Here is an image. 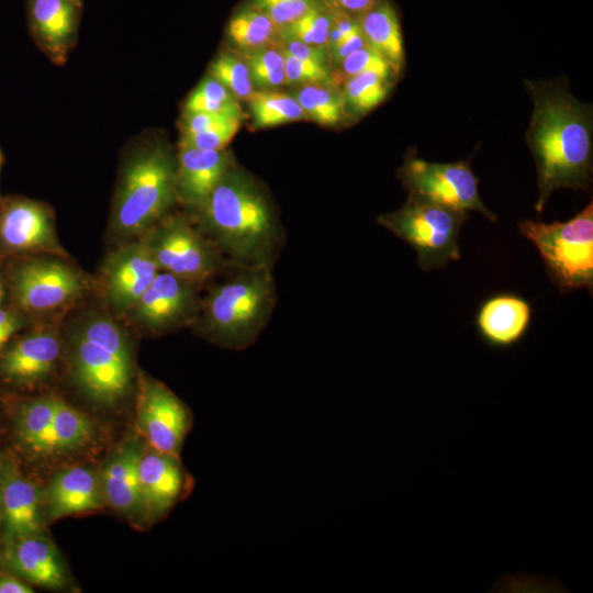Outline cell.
<instances>
[{
    "instance_id": "cell-9",
    "label": "cell",
    "mask_w": 593,
    "mask_h": 593,
    "mask_svg": "<svg viewBox=\"0 0 593 593\" xmlns=\"http://www.w3.org/2000/svg\"><path fill=\"white\" fill-rule=\"evenodd\" d=\"M398 178L409 194L463 212L475 211L496 222L495 213L481 200L479 179L469 160L433 163L410 153L398 169Z\"/></svg>"
},
{
    "instance_id": "cell-16",
    "label": "cell",
    "mask_w": 593,
    "mask_h": 593,
    "mask_svg": "<svg viewBox=\"0 0 593 593\" xmlns=\"http://www.w3.org/2000/svg\"><path fill=\"white\" fill-rule=\"evenodd\" d=\"M0 242L11 250L63 254L51 210L30 199L8 201L0 211Z\"/></svg>"
},
{
    "instance_id": "cell-28",
    "label": "cell",
    "mask_w": 593,
    "mask_h": 593,
    "mask_svg": "<svg viewBox=\"0 0 593 593\" xmlns=\"http://www.w3.org/2000/svg\"><path fill=\"white\" fill-rule=\"evenodd\" d=\"M306 119L324 126H335L346 118L340 89L333 81L298 86L292 94Z\"/></svg>"
},
{
    "instance_id": "cell-45",
    "label": "cell",
    "mask_w": 593,
    "mask_h": 593,
    "mask_svg": "<svg viewBox=\"0 0 593 593\" xmlns=\"http://www.w3.org/2000/svg\"><path fill=\"white\" fill-rule=\"evenodd\" d=\"M4 296H5V289H4L2 280L0 278V305H1L2 301L4 300Z\"/></svg>"
},
{
    "instance_id": "cell-23",
    "label": "cell",
    "mask_w": 593,
    "mask_h": 593,
    "mask_svg": "<svg viewBox=\"0 0 593 593\" xmlns=\"http://www.w3.org/2000/svg\"><path fill=\"white\" fill-rule=\"evenodd\" d=\"M529 322V304L512 294L490 298L477 316L481 337L494 348H507L518 343L527 332Z\"/></svg>"
},
{
    "instance_id": "cell-27",
    "label": "cell",
    "mask_w": 593,
    "mask_h": 593,
    "mask_svg": "<svg viewBox=\"0 0 593 593\" xmlns=\"http://www.w3.org/2000/svg\"><path fill=\"white\" fill-rule=\"evenodd\" d=\"M395 78L377 72H361L342 83L346 118L359 119L380 105L389 96Z\"/></svg>"
},
{
    "instance_id": "cell-25",
    "label": "cell",
    "mask_w": 593,
    "mask_h": 593,
    "mask_svg": "<svg viewBox=\"0 0 593 593\" xmlns=\"http://www.w3.org/2000/svg\"><path fill=\"white\" fill-rule=\"evenodd\" d=\"M226 34L240 53L278 44L280 33L268 15L251 5H244L228 21Z\"/></svg>"
},
{
    "instance_id": "cell-22",
    "label": "cell",
    "mask_w": 593,
    "mask_h": 593,
    "mask_svg": "<svg viewBox=\"0 0 593 593\" xmlns=\"http://www.w3.org/2000/svg\"><path fill=\"white\" fill-rule=\"evenodd\" d=\"M143 445L128 441L105 465L101 479L103 497L113 510L142 519L138 462Z\"/></svg>"
},
{
    "instance_id": "cell-46",
    "label": "cell",
    "mask_w": 593,
    "mask_h": 593,
    "mask_svg": "<svg viewBox=\"0 0 593 593\" xmlns=\"http://www.w3.org/2000/svg\"><path fill=\"white\" fill-rule=\"evenodd\" d=\"M2 163H3V156H2V152L0 149V169H1Z\"/></svg>"
},
{
    "instance_id": "cell-7",
    "label": "cell",
    "mask_w": 593,
    "mask_h": 593,
    "mask_svg": "<svg viewBox=\"0 0 593 593\" xmlns=\"http://www.w3.org/2000/svg\"><path fill=\"white\" fill-rule=\"evenodd\" d=\"M468 212L409 194L405 203L378 223L410 244L423 270L445 267L460 259L458 236Z\"/></svg>"
},
{
    "instance_id": "cell-17",
    "label": "cell",
    "mask_w": 593,
    "mask_h": 593,
    "mask_svg": "<svg viewBox=\"0 0 593 593\" xmlns=\"http://www.w3.org/2000/svg\"><path fill=\"white\" fill-rule=\"evenodd\" d=\"M2 561L13 574L34 585L57 590L67 583L60 555L44 535L4 541Z\"/></svg>"
},
{
    "instance_id": "cell-35",
    "label": "cell",
    "mask_w": 593,
    "mask_h": 593,
    "mask_svg": "<svg viewBox=\"0 0 593 593\" xmlns=\"http://www.w3.org/2000/svg\"><path fill=\"white\" fill-rule=\"evenodd\" d=\"M334 69L332 78L336 85H342L347 78L367 71L390 78L398 77L390 65L368 45L347 55L334 66Z\"/></svg>"
},
{
    "instance_id": "cell-2",
    "label": "cell",
    "mask_w": 593,
    "mask_h": 593,
    "mask_svg": "<svg viewBox=\"0 0 593 593\" xmlns=\"http://www.w3.org/2000/svg\"><path fill=\"white\" fill-rule=\"evenodd\" d=\"M193 213L234 265L271 268L282 233L266 195L244 171L232 166Z\"/></svg>"
},
{
    "instance_id": "cell-10",
    "label": "cell",
    "mask_w": 593,
    "mask_h": 593,
    "mask_svg": "<svg viewBox=\"0 0 593 593\" xmlns=\"http://www.w3.org/2000/svg\"><path fill=\"white\" fill-rule=\"evenodd\" d=\"M12 292L21 309L33 313L52 312L80 296L83 278L71 266L52 259H32L12 273Z\"/></svg>"
},
{
    "instance_id": "cell-40",
    "label": "cell",
    "mask_w": 593,
    "mask_h": 593,
    "mask_svg": "<svg viewBox=\"0 0 593 593\" xmlns=\"http://www.w3.org/2000/svg\"><path fill=\"white\" fill-rule=\"evenodd\" d=\"M279 45L288 55L311 63L329 65L326 49L305 44L301 41L288 37H280Z\"/></svg>"
},
{
    "instance_id": "cell-3",
    "label": "cell",
    "mask_w": 593,
    "mask_h": 593,
    "mask_svg": "<svg viewBox=\"0 0 593 593\" xmlns=\"http://www.w3.org/2000/svg\"><path fill=\"white\" fill-rule=\"evenodd\" d=\"M234 267L235 272L204 299L200 323L211 340L240 350L250 346L268 323L276 287L270 267Z\"/></svg>"
},
{
    "instance_id": "cell-29",
    "label": "cell",
    "mask_w": 593,
    "mask_h": 593,
    "mask_svg": "<svg viewBox=\"0 0 593 593\" xmlns=\"http://www.w3.org/2000/svg\"><path fill=\"white\" fill-rule=\"evenodd\" d=\"M92 433L91 419L57 398L47 455L75 450L88 443Z\"/></svg>"
},
{
    "instance_id": "cell-4",
    "label": "cell",
    "mask_w": 593,
    "mask_h": 593,
    "mask_svg": "<svg viewBox=\"0 0 593 593\" xmlns=\"http://www.w3.org/2000/svg\"><path fill=\"white\" fill-rule=\"evenodd\" d=\"M177 200L176 159L160 142L134 148L121 170L111 226L120 236H142Z\"/></svg>"
},
{
    "instance_id": "cell-13",
    "label": "cell",
    "mask_w": 593,
    "mask_h": 593,
    "mask_svg": "<svg viewBox=\"0 0 593 593\" xmlns=\"http://www.w3.org/2000/svg\"><path fill=\"white\" fill-rule=\"evenodd\" d=\"M160 271L144 235L112 251L104 264L107 299L118 312L131 310Z\"/></svg>"
},
{
    "instance_id": "cell-6",
    "label": "cell",
    "mask_w": 593,
    "mask_h": 593,
    "mask_svg": "<svg viewBox=\"0 0 593 593\" xmlns=\"http://www.w3.org/2000/svg\"><path fill=\"white\" fill-rule=\"evenodd\" d=\"M519 233L534 243L561 292L593 286V203L567 222L524 220Z\"/></svg>"
},
{
    "instance_id": "cell-12",
    "label": "cell",
    "mask_w": 593,
    "mask_h": 593,
    "mask_svg": "<svg viewBox=\"0 0 593 593\" xmlns=\"http://www.w3.org/2000/svg\"><path fill=\"white\" fill-rule=\"evenodd\" d=\"M199 284L160 270L131 307L132 316L154 332L178 326L194 314Z\"/></svg>"
},
{
    "instance_id": "cell-19",
    "label": "cell",
    "mask_w": 593,
    "mask_h": 593,
    "mask_svg": "<svg viewBox=\"0 0 593 593\" xmlns=\"http://www.w3.org/2000/svg\"><path fill=\"white\" fill-rule=\"evenodd\" d=\"M232 166L233 160L226 149L180 147L176 158L177 200L195 210Z\"/></svg>"
},
{
    "instance_id": "cell-36",
    "label": "cell",
    "mask_w": 593,
    "mask_h": 593,
    "mask_svg": "<svg viewBox=\"0 0 593 593\" xmlns=\"http://www.w3.org/2000/svg\"><path fill=\"white\" fill-rule=\"evenodd\" d=\"M322 0H251L250 4L264 12L279 31L295 22Z\"/></svg>"
},
{
    "instance_id": "cell-34",
    "label": "cell",
    "mask_w": 593,
    "mask_h": 593,
    "mask_svg": "<svg viewBox=\"0 0 593 593\" xmlns=\"http://www.w3.org/2000/svg\"><path fill=\"white\" fill-rule=\"evenodd\" d=\"M209 75L217 79L237 100L247 101L255 91L248 66L240 54L220 53L210 64Z\"/></svg>"
},
{
    "instance_id": "cell-5",
    "label": "cell",
    "mask_w": 593,
    "mask_h": 593,
    "mask_svg": "<svg viewBox=\"0 0 593 593\" xmlns=\"http://www.w3.org/2000/svg\"><path fill=\"white\" fill-rule=\"evenodd\" d=\"M71 367L79 389L101 405H112L130 391L132 355L122 328L110 317L92 315L71 337Z\"/></svg>"
},
{
    "instance_id": "cell-42",
    "label": "cell",
    "mask_w": 593,
    "mask_h": 593,
    "mask_svg": "<svg viewBox=\"0 0 593 593\" xmlns=\"http://www.w3.org/2000/svg\"><path fill=\"white\" fill-rule=\"evenodd\" d=\"M24 325L23 316L14 311L0 309V348Z\"/></svg>"
},
{
    "instance_id": "cell-43",
    "label": "cell",
    "mask_w": 593,
    "mask_h": 593,
    "mask_svg": "<svg viewBox=\"0 0 593 593\" xmlns=\"http://www.w3.org/2000/svg\"><path fill=\"white\" fill-rule=\"evenodd\" d=\"M333 8L357 19L381 0H326Z\"/></svg>"
},
{
    "instance_id": "cell-38",
    "label": "cell",
    "mask_w": 593,
    "mask_h": 593,
    "mask_svg": "<svg viewBox=\"0 0 593 593\" xmlns=\"http://www.w3.org/2000/svg\"><path fill=\"white\" fill-rule=\"evenodd\" d=\"M243 116L209 112H182L180 120V138L216 130Z\"/></svg>"
},
{
    "instance_id": "cell-37",
    "label": "cell",
    "mask_w": 593,
    "mask_h": 593,
    "mask_svg": "<svg viewBox=\"0 0 593 593\" xmlns=\"http://www.w3.org/2000/svg\"><path fill=\"white\" fill-rule=\"evenodd\" d=\"M283 56L286 85L298 87L314 82L333 81L332 71L328 67L329 65L301 60L288 55L284 52Z\"/></svg>"
},
{
    "instance_id": "cell-39",
    "label": "cell",
    "mask_w": 593,
    "mask_h": 593,
    "mask_svg": "<svg viewBox=\"0 0 593 593\" xmlns=\"http://www.w3.org/2000/svg\"><path fill=\"white\" fill-rule=\"evenodd\" d=\"M240 121H235L216 130L180 138L179 148L191 147L204 150L225 149L226 145L230 144L239 130Z\"/></svg>"
},
{
    "instance_id": "cell-24",
    "label": "cell",
    "mask_w": 593,
    "mask_h": 593,
    "mask_svg": "<svg viewBox=\"0 0 593 593\" xmlns=\"http://www.w3.org/2000/svg\"><path fill=\"white\" fill-rule=\"evenodd\" d=\"M356 21L368 46L400 76L405 65V52L400 18L394 4L390 0H381Z\"/></svg>"
},
{
    "instance_id": "cell-14",
    "label": "cell",
    "mask_w": 593,
    "mask_h": 593,
    "mask_svg": "<svg viewBox=\"0 0 593 593\" xmlns=\"http://www.w3.org/2000/svg\"><path fill=\"white\" fill-rule=\"evenodd\" d=\"M142 519L154 523L165 516L188 492L190 478L179 457L143 446L139 462Z\"/></svg>"
},
{
    "instance_id": "cell-26",
    "label": "cell",
    "mask_w": 593,
    "mask_h": 593,
    "mask_svg": "<svg viewBox=\"0 0 593 593\" xmlns=\"http://www.w3.org/2000/svg\"><path fill=\"white\" fill-rule=\"evenodd\" d=\"M57 396L37 398L23 404L15 418L19 443L33 454L47 455Z\"/></svg>"
},
{
    "instance_id": "cell-1",
    "label": "cell",
    "mask_w": 593,
    "mask_h": 593,
    "mask_svg": "<svg viewBox=\"0 0 593 593\" xmlns=\"http://www.w3.org/2000/svg\"><path fill=\"white\" fill-rule=\"evenodd\" d=\"M524 85L533 102L525 137L537 170L535 210L541 212L558 189H591L593 110L571 93L564 76Z\"/></svg>"
},
{
    "instance_id": "cell-8",
    "label": "cell",
    "mask_w": 593,
    "mask_h": 593,
    "mask_svg": "<svg viewBox=\"0 0 593 593\" xmlns=\"http://www.w3.org/2000/svg\"><path fill=\"white\" fill-rule=\"evenodd\" d=\"M160 270L202 283L224 266L223 254L180 214H167L144 234Z\"/></svg>"
},
{
    "instance_id": "cell-32",
    "label": "cell",
    "mask_w": 593,
    "mask_h": 593,
    "mask_svg": "<svg viewBox=\"0 0 593 593\" xmlns=\"http://www.w3.org/2000/svg\"><path fill=\"white\" fill-rule=\"evenodd\" d=\"M332 23L333 8L326 0H322L302 18L281 29L279 33L280 37L294 38L327 51Z\"/></svg>"
},
{
    "instance_id": "cell-41",
    "label": "cell",
    "mask_w": 593,
    "mask_h": 593,
    "mask_svg": "<svg viewBox=\"0 0 593 593\" xmlns=\"http://www.w3.org/2000/svg\"><path fill=\"white\" fill-rule=\"evenodd\" d=\"M367 45L368 44L357 24V26L345 35L336 46L328 51L329 65L334 67L347 55Z\"/></svg>"
},
{
    "instance_id": "cell-44",
    "label": "cell",
    "mask_w": 593,
    "mask_h": 593,
    "mask_svg": "<svg viewBox=\"0 0 593 593\" xmlns=\"http://www.w3.org/2000/svg\"><path fill=\"white\" fill-rule=\"evenodd\" d=\"M26 581L15 574L0 572V593H33Z\"/></svg>"
},
{
    "instance_id": "cell-31",
    "label": "cell",
    "mask_w": 593,
    "mask_h": 593,
    "mask_svg": "<svg viewBox=\"0 0 593 593\" xmlns=\"http://www.w3.org/2000/svg\"><path fill=\"white\" fill-rule=\"evenodd\" d=\"M182 112L243 116L238 100L214 77L206 75L187 97Z\"/></svg>"
},
{
    "instance_id": "cell-21",
    "label": "cell",
    "mask_w": 593,
    "mask_h": 593,
    "mask_svg": "<svg viewBox=\"0 0 593 593\" xmlns=\"http://www.w3.org/2000/svg\"><path fill=\"white\" fill-rule=\"evenodd\" d=\"M60 355V340L48 329L27 334L12 344L0 360V371L9 381L32 384L46 378Z\"/></svg>"
},
{
    "instance_id": "cell-33",
    "label": "cell",
    "mask_w": 593,
    "mask_h": 593,
    "mask_svg": "<svg viewBox=\"0 0 593 593\" xmlns=\"http://www.w3.org/2000/svg\"><path fill=\"white\" fill-rule=\"evenodd\" d=\"M240 56L248 66L254 86L272 90L286 85L284 56L279 43L240 53Z\"/></svg>"
},
{
    "instance_id": "cell-20",
    "label": "cell",
    "mask_w": 593,
    "mask_h": 593,
    "mask_svg": "<svg viewBox=\"0 0 593 593\" xmlns=\"http://www.w3.org/2000/svg\"><path fill=\"white\" fill-rule=\"evenodd\" d=\"M4 541L43 535V514L36 486L9 463L0 475Z\"/></svg>"
},
{
    "instance_id": "cell-18",
    "label": "cell",
    "mask_w": 593,
    "mask_h": 593,
    "mask_svg": "<svg viewBox=\"0 0 593 593\" xmlns=\"http://www.w3.org/2000/svg\"><path fill=\"white\" fill-rule=\"evenodd\" d=\"M104 503L100 477L83 466L56 472L43 496L44 513L49 521L96 511Z\"/></svg>"
},
{
    "instance_id": "cell-15",
    "label": "cell",
    "mask_w": 593,
    "mask_h": 593,
    "mask_svg": "<svg viewBox=\"0 0 593 593\" xmlns=\"http://www.w3.org/2000/svg\"><path fill=\"white\" fill-rule=\"evenodd\" d=\"M81 14V0H27L30 32L55 65H64L75 47Z\"/></svg>"
},
{
    "instance_id": "cell-30",
    "label": "cell",
    "mask_w": 593,
    "mask_h": 593,
    "mask_svg": "<svg viewBox=\"0 0 593 593\" xmlns=\"http://www.w3.org/2000/svg\"><path fill=\"white\" fill-rule=\"evenodd\" d=\"M257 127H272L306 119L292 94L273 90H255L247 100Z\"/></svg>"
},
{
    "instance_id": "cell-11",
    "label": "cell",
    "mask_w": 593,
    "mask_h": 593,
    "mask_svg": "<svg viewBox=\"0 0 593 593\" xmlns=\"http://www.w3.org/2000/svg\"><path fill=\"white\" fill-rule=\"evenodd\" d=\"M137 423L150 448L179 457L191 427V414L167 387L156 380L143 378Z\"/></svg>"
}]
</instances>
